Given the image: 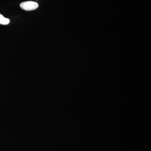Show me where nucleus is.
I'll list each match as a JSON object with an SVG mask.
<instances>
[{
	"mask_svg": "<svg viewBox=\"0 0 151 151\" xmlns=\"http://www.w3.org/2000/svg\"><path fill=\"white\" fill-rule=\"evenodd\" d=\"M38 4L37 3L32 1L24 2L20 4L21 8L27 11L34 10L38 7Z\"/></svg>",
	"mask_w": 151,
	"mask_h": 151,
	"instance_id": "1",
	"label": "nucleus"
},
{
	"mask_svg": "<svg viewBox=\"0 0 151 151\" xmlns=\"http://www.w3.org/2000/svg\"><path fill=\"white\" fill-rule=\"evenodd\" d=\"M10 22V20L9 19L4 17L2 15L0 14V24H8Z\"/></svg>",
	"mask_w": 151,
	"mask_h": 151,
	"instance_id": "2",
	"label": "nucleus"
}]
</instances>
